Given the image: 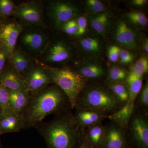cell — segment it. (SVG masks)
<instances>
[{
    "label": "cell",
    "instance_id": "cell-16",
    "mask_svg": "<svg viewBox=\"0 0 148 148\" xmlns=\"http://www.w3.org/2000/svg\"><path fill=\"white\" fill-rule=\"evenodd\" d=\"M25 119L21 114L0 112V133L18 132L25 129Z\"/></svg>",
    "mask_w": 148,
    "mask_h": 148
},
{
    "label": "cell",
    "instance_id": "cell-4",
    "mask_svg": "<svg viewBox=\"0 0 148 148\" xmlns=\"http://www.w3.org/2000/svg\"><path fill=\"white\" fill-rule=\"evenodd\" d=\"M52 83L63 90L69 98L72 109L75 108L80 93L87 85V80L75 71L67 67L54 68L42 65Z\"/></svg>",
    "mask_w": 148,
    "mask_h": 148
},
{
    "label": "cell",
    "instance_id": "cell-35",
    "mask_svg": "<svg viewBox=\"0 0 148 148\" xmlns=\"http://www.w3.org/2000/svg\"><path fill=\"white\" fill-rule=\"evenodd\" d=\"M76 21L77 24L78 31L75 36L80 38L86 33L87 26V18L84 16H81L78 17Z\"/></svg>",
    "mask_w": 148,
    "mask_h": 148
},
{
    "label": "cell",
    "instance_id": "cell-13",
    "mask_svg": "<svg viewBox=\"0 0 148 148\" xmlns=\"http://www.w3.org/2000/svg\"><path fill=\"white\" fill-rule=\"evenodd\" d=\"M23 79L27 90L30 92L43 90L52 83L47 72L41 66H32L25 75Z\"/></svg>",
    "mask_w": 148,
    "mask_h": 148
},
{
    "label": "cell",
    "instance_id": "cell-10",
    "mask_svg": "<svg viewBox=\"0 0 148 148\" xmlns=\"http://www.w3.org/2000/svg\"><path fill=\"white\" fill-rule=\"evenodd\" d=\"M23 30L21 24L14 21L0 25V48L7 56L15 49L17 39Z\"/></svg>",
    "mask_w": 148,
    "mask_h": 148
},
{
    "label": "cell",
    "instance_id": "cell-3",
    "mask_svg": "<svg viewBox=\"0 0 148 148\" xmlns=\"http://www.w3.org/2000/svg\"><path fill=\"white\" fill-rule=\"evenodd\" d=\"M123 106L108 86L87 85L79 95L75 108L93 110L108 115L118 110Z\"/></svg>",
    "mask_w": 148,
    "mask_h": 148
},
{
    "label": "cell",
    "instance_id": "cell-23",
    "mask_svg": "<svg viewBox=\"0 0 148 148\" xmlns=\"http://www.w3.org/2000/svg\"><path fill=\"white\" fill-rule=\"evenodd\" d=\"M106 128L101 123L87 127L85 139L92 148H99L105 136Z\"/></svg>",
    "mask_w": 148,
    "mask_h": 148
},
{
    "label": "cell",
    "instance_id": "cell-20",
    "mask_svg": "<svg viewBox=\"0 0 148 148\" xmlns=\"http://www.w3.org/2000/svg\"><path fill=\"white\" fill-rule=\"evenodd\" d=\"M9 57L12 70L23 79L27 72L33 66L30 57L24 51L17 49H14Z\"/></svg>",
    "mask_w": 148,
    "mask_h": 148
},
{
    "label": "cell",
    "instance_id": "cell-42",
    "mask_svg": "<svg viewBox=\"0 0 148 148\" xmlns=\"http://www.w3.org/2000/svg\"><path fill=\"white\" fill-rule=\"evenodd\" d=\"M1 133H0V148H2V145L1 143Z\"/></svg>",
    "mask_w": 148,
    "mask_h": 148
},
{
    "label": "cell",
    "instance_id": "cell-29",
    "mask_svg": "<svg viewBox=\"0 0 148 148\" xmlns=\"http://www.w3.org/2000/svg\"><path fill=\"white\" fill-rule=\"evenodd\" d=\"M86 12L88 15L97 14L107 11L106 6L98 0H87L85 6Z\"/></svg>",
    "mask_w": 148,
    "mask_h": 148
},
{
    "label": "cell",
    "instance_id": "cell-41",
    "mask_svg": "<svg viewBox=\"0 0 148 148\" xmlns=\"http://www.w3.org/2000/svg\"><path fill=\"white\" fill-rule=\"evenodd\" d=\"M3 18H2V17H1V16H0V25H1V24H2L3 23Z\"/></svg>",
    "mask_w": 148,
    "mask_h": 148
},
{
    "label": "cell",
    "instance_id": "cell-7",
    "mask_svg": "<svg viewBox=\"0 0 148 148\" xmlns=\"http://www.w3.org/2000/svg\"><path fill=\"white\" fill-rule=\"evenodd\" d=\"M13 14L23 24L41 25L42 23V7L39 2L23 3L15 6Z\"/></svg>",
    "mask_w": 148,
    "mask_h": 148
},
{
    "label": "cell",
    "instance_id": "cell-12",
    "mask_svg": "<svg viewBox=\"0 0 148 148\" xmlns=\"http://www.w3.org/2000/svg\"><path fill=\"white\" fill-rule=\"evenodd\" d=\"M77 72L86 79L99 80L107 76L105 65L98 58H85L77 66Z\"/></svg>",
    "mask_w": 148,
    "mask_h": 148
},
{
    "label": "cell",
    "instance_id": "cell-5",
    "mask_svg": "<svg viewBox=\"0 0 148 148\" xmlns=\"http://www.w3.org/2000/svg\"><path fill=\"white\" fill-rule=\"evenodd\" d=\"M112 25L111 36L116 43L127 50H138V35L127 20L119 18Z\"/></svg>",
    "mask_w": 148,
    "mask_h": 148
},
{
    "label": "cell",
    "instance_id": "cell-33",
    "mask_svg": "<svg viewBox=\"0 0 148 148\" xmlns=\"http://www.w3.org/2000/svg\"><path fill=\"white\" fill-rule=\"evenodd\" d=\"M138 103L143 109L147 110L148 107V82L146 81L145 83L143 86L139 95Z\"/></svg>",
    "mask_w": 148,
    "mask_h": 148
},
{
    "label": "cell",
    "instance_id": "cell-32",
    "mask_svg": "<svg viewBox=\"0 0 148 148\" xmlns=\"http://www.w3.org/2000/svg\"><path fill=\"white\" fill-rule=\"evenodd\" d=\"M135 59V55L130 51L125 49L120 48L118 61L121 65L131 64Z\"/></svg>",
    "mask_w": 148,
    "mask_h": 148
},
{
    "label": "cell",
    "instance_id": "cell-19",
    "mask_svg": "<svg viewBox=\"0 0 148 148\" xmlns=\"http://www.w3.org/2000/svg\"><path fill=\"white\" fill-rule=\"evenodd\" d=\"M88 19L93 32L103 38L110 30L112 25L110 13L108 11L97 14L88 15Z\"/></svg>",
    "mask_w": 148,
    "mask_h": 148
},
{
    "label": "cell",
    "instance_id": "cell-2",
    "mask_svg": "<svg viewBox=\"0 0 148 148\" xmlns=\"http://www.w3.org/2000/svg\"><path fill=\"white\" fill-rule=\"evenodd\" d=\"M34 127L44 138L48 148H77L84 137L83 130L76 123L70 108L56 114L51 121Z\"/></svg>",
    "mask_w": 148,
    "mask_h": 148
},
{
    "label": "cell",
    "instance_id": "cell-18",
    "mask_svg": "<svg viewBox=\"0 0 148 148\" xmlns=\"http://www.w3.org/2000/svg\"><path fill=\"white\" fill-rule=\"evenodd\" d=\"M135 103L129 100L118 110L106 116V118L108 119L123 129L127 128L135 112Z\"/></svg>",
    "mask_w": 148,
    "mask_h": 148
},
{
    "label": "cell",
    "instance_id": "cell-43",
    "mask_svg": "<svg viewBox=\"0 0 148 148\" xmlns=\"http://www.w3.org/2000/svg\"><path fill=\"white\" fill-rule=\"evenodd\" d=\"M1 108H0V112H1Z\"/></svg>",
    "mask_w": 148,
    "mask_h": 148
},
{
    "label": "cell",
    "instance_id": "cell-17",
    "mask_svg": "<svg viewBox=\"0 0 148 148\" xmlns=\"http://www.w3.org/2000/svg\"><path fill=\"white\" fill-rule=\"evenodd\" d=\"M73 116L76 123L83 130L84 128L101 123L107 115L93 110L77 109L76 112L73 114Z\"/></svg>",
    "mask_w": 148,
    "mask_h": 148
},
{
    "label": "cell",
    "instance_id": "cell-6",
    "mask_svg": "<svg viewBox=\"0 0 148 148\" xmlns=\"http://www.w3.org/2000/svg\"><path fill=\"white\" fill-rule=\"evenodd\" d=\"M48 15L54 26L60 28L63 24L75 18L79 14L78 6L68 1H57L49 4Z\"/></svg>",
    "mask_w": 148,
    "mask_h": 148
},
{
    "label": "cell",
    "instance_id": "cell-31",
    "mask_svg": "<svg viewBox=\"0 0 148 148\" xmlns=\"http://www.w3.org/2000/svg\"><path fill=\"white\" fill-rule=\"evenodd\" d=\"M15 5L11 0H0V16L8 17L13 14Z\"/></svg>",
    "mask_w": 148,
    "mask_h": 148
},
{
    "label": "cell",
    "instance_id": "cell-9",
    "mask_svg": "<svg viewBox=\"0 0 148 148\" xmlns=\"http://www.w3.org/2000/svg\"><path fill=\"white\" fill-rule=\"evenodd\" d=\"M77 41L79 49L86 58H98L104 52V38L95 32L86 33Z\"/></svg>",
    "mask_w": 148,
    "mask_h": 148
},
{
    "label": "cell",
    "instance_id": "cell-26",
    "mask_svg": "<svg viewBox=\"0 0 148 148\" xmlns=\"http://www.w3.org/2000/svg\"><path fill=\"white\" fill-rule=\"evenodd\" d=\"M107 86L123 106L129 101V92L124 83L108 84Z\"/></svg>",
    "mask_w": 148,
    "mask_h": 148
},
{
    "label": "cell",
    "instance_id": "cell-27",
    "mask_svg": "<svg viewBox=\"0 0 148 148\" xmlns=\"http://www.w3.org/2000/svg\"><path fill=\"white\" fill-rule=\"evenodd\" d=\"M126 18L130 24L134 26L145 28L148 25L147 17L145 13L138 11H132L126 14Z\"/></svg>",
    "mask_w": 148,
    "mask_h": 148
},
{
    "label": "cell",
    "instance_id": "cell-34",
    "mask_svg": "<svg viewBox=\"0 0 148 148\" xmlns=\"http://www.w3.org/2000/svg\"><path fill=\"white\" fill-rule=\"evenodd\" d=\"M61 29L66 34L75 36L78 31L76 19H72L66 22L62 25Z\"/></svg>",
    "mask_w": 148,
    "mask_h": 148
},
{
    "label": "cell",
    "instance_id": "cell-38",
    "mask_svg": "<svg viewBox=\"0 0 148 148\" xmlns=\"http://www.w3.org/2000/svg\"><path fill=\"white\" fill-rule=\"evenodd\" d=\"M147 0H132L130 1L131 5L136 7H143L147 4Z\"/></svg>",
    "mask_w": 148,
    "mask_h": 148
},
{
    "label": "cell",
    "instance_id": "cell-21",
    "mask_svg": "<svg viewBox=\"0 0 148 148\" xmlns=\"http://www.w3.org/2000/svg\"><path fill=\"white\" fill-rule=\"evenodd\" d=\"M0 83L8 90L28 91L24 80L13 70L3 71L0 74Z\"/></svg>",
    "mask_w": 148,
    "mask_h": 148
},
{
    "label": "cell",
    "instance_id": "cell-22",
    "mask_svg": "<svg viewBox=\"0 0 148 148\" xmlns=\"http://www.w3.org/2000/svg\"><path fill=\"white\" fill-rule=\"evenodd\" d=\"M8 91L9 101L12 110L15 113L21 114L28 104L31 96L30 92L23 90Z\"/></svg>",
    "mask_w": 148,
    "mask_h": 148
},
{
    "label": "cell",
    "instance_id": "cell-28",
    "mask_svg": "<svg viewBox=\"0 0 148 148\" xmlns=\"http://www.w3.org/2000/svg\"><path fill=\"white\" fill-rule=\"evenodd\" d=\"M148 72V58L146 56H142L131 66L129 73L138 77H143Z\"/></svg>",
    "mask_w": 148,
    "mask_h": 148
},
{
    "label": "cell",
    "instance_id": "cell-36",
    "mask_svg": "<svg viewBox=\"0 0 148 148\" xmlns=\"http://www.w3.org/2000/svg\"><path fill=\"white\" fill-rule=\"evenodd\" d=\"M120 48L118 46L115 45L109 47L108 49V57L110 62L115 63L118 61Z\"/></svg>",
    "mask_w": 148,
    "mask_h": 148
},
{
    "label": "cell",
    "instance_id": "cell-25",
    "mask_svg": "<svg viewBox=\"0 0 148 148\" xmlns=\"http://www.w3.org/2000/svg\"><path fill=\"white\" fill-rule=\"evenodd\" d=\"M129 72L125 68L118 65H113L108 71L106 77L107 84L124 82Z\"/></svg>",
    "mask_w": 148,
    "mask_h": 148
},
{
    "label": "cell",
    "instance_id": "cell-14",
    "mask_svg": "<svg viewBox=\"0 0 148 148\" xmlns=\"http://www.w3.org/2000/svg\"><path fill=\"white\" fill-rule=\"evenodd\" d=\"M105 128V136L99 148H128L123 129L112 122Z\"/></svg>",
    "mask_w": 148,
    "mask_h": 148
},
{
    "label": "cell",
    "instance_id": "cell-1",
    "mask_svg": "<svg viewBox=\"0 0 148 148\" xmlns=\"http://www.w3.org/2000/svg\"><path fill=\"white\" fill-rule=\"evenodd\" d=\"M53 84L38 92H30L29 102L21 114L25 119V129L34 127L47 116L71 108L65 92Z\"/></svg>",
    "mask_w": 148,
    "mask_h": 148
},
{
    "label": "cell",
    "instance_id": "cell-40",
    "mask_svg": "<svg viewBox=\"0 0 148 148\" xmlns=\"http://www.w3.org/2000/svg\"><path fill=\"white\" fill-rule=\"evenodd\" d=\"M143 49L146 53H148V40L147 38L145 39L143 42Z\"/></svg>",
    "mask_w": 148,
    "mask_h": 148
},
{
    "label": "cell",
    "instance_id": "cell-11",
    "mask_svg": "<svg viewBox=\"0 0 148 148\" xmlns=\"http://www.w3.org/2000/svg\"><path fill=\"white\" fill-rule=\"evenodd\" d=\"M44 51L45 61L49 64L67 63L71 59L73 56L71 46L63 40H59L48 44Z\"/></svg>",
    "mask_w": 148,
    "mask_h": 148
},
{
    "label": "cell",
    "instance_id": "cell-39",
    "mask_svg": "<svg viewBox=\"0 0 148 148\" xmlns=\"http://www.w3.org/2000/svg\"><path fill=\"white\" fill-rule=\"evenodd\" d=\"M84 141H83L82 143L77 148H92L85 138L84 140Z\"/></svg>",
    "mask_w": 148,
    "mask_h": 148
},
{
    "label": "cell",
    "instance_id": "cell-8",
    "mask_svg": "<svg viewBox=\"0 0 148 148\" xmlns=\"http://www.w3.org/2000/svg\"><path fill=\"white\" fill-rule=\"evenodd\" d=\"M128 127L131 138L137 148H148V121L147 116L134 113Z\"/></svg>",
    "mask_w": 148,
    "mask_h": 148
},
{
    "label": "cell",
    "instance_id": "cell-24",
    "mask_svg": "<svg viewBox=\"0 0 148 148\" xmlns=\"http://www.w3.org/2000/svg\"><path fill=\"white\" fill-rule=\"evenodd\" d=\"M143 77L135 76L129 72L128 76L124 82L129 92V100L133 103H135L143 87Z\"/></svg>",
    "mask_w": 148,
    "mask_h": 148
},
{
    "label": "cell",
    "instance_id": "cell-30",
    "mask_svg": "<svg viewBox=\"0 0 148 148\" xmlns=\"http://www.w3.org/2000/svg\"><path fill=\"white\" fill-rule=\"evenodd\" d=\"M0 108L6 113H14L12 110L9 101L8 90L0 83Z\"/></svg>",
    "mask_w": 148,
    "mask_h": 148
},
{
    "label": "cell",
    "instance_id": "cell-15",
    "mask_svg": "<svg viewBox=\"0 0 148 148\" xmlns=\"http://www.w3.org/2000/svg\"><path fill=\"white\" fill-rule=\"evenodd\" d=\"M21 39L23 45L34 53L44 52L49 44V38L45 34L36 30L22 32Z\"/></svg>",
    "mask_w": 148,
    "mask_h": 148
},
{
    "label": "cell",
    "instance_id": "cell-37",
    "mask_svg": "<svg viewBox=\"0 0 148 148\" xmlns=\"http://www.w3.org/2000/svg\"><path fill=\"white\" fill-rule=\"evenodd\" d=\"M7 55L4 51L0 50V74L3 71Z\"/></svg>",
    "mask_w": 148,
    "mask_h": 148
}]
</instances>
